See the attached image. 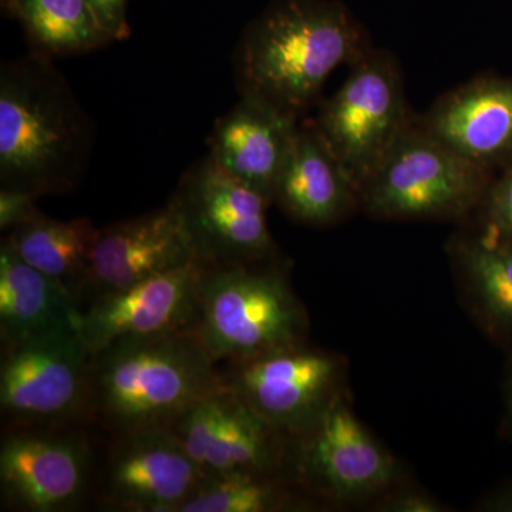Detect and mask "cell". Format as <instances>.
Returning <instances> with one entry per match:
<instances>
[{"label": "cell", "instance_id": "obj_1", "mask_svg": "<svg viewBox=\"0 0 512 512\" xmlns=\"http://www.w3.org/2000/svg\"><path fill=\"white\" fill-rule=\"evenodd\" d=\"M369 49L349 10L332 0H275L242 33L234 56L241 97L299 121L330 74Z\"/></svg>", "mask_w": 512, "mask_h": 512}, {"label": "cell", "instance_id": "obj_2", "mask_svg": "<svg viewBox=\"0 0 512 512\" xmlns=\"http://www.w3.org/2000/svg\"><path fill=\"white\" fill-rule=\"evenodd\" d=\"M94 146V126L50 57L0 67V188L37 198L73 190Z\"/></svg>", "mask_w": 512, "mask_h": 512}, {"label": "cell", "instance_id": "obj_3", "mask_svg": "<svg viewBox=\"0 0 512 512\" xmlns=\"http://www.w3.org/2000/svg\"><path fill=\"white\" fill-rule=\"evenodd\" d=\"M224 386L194 328L128 338L94 353L87 416L111 433L170 427Z\"/></svg>", "mask_w": 512, "mask_h": 512}, {"label": "cell", "instance_id": "obj_4", "mask_svg": "<svg viewBox=\"0 0 512 512\" xmlns=\"http://www.w3.org/2000/svg\"><path fill=\"white\" fill-rule=\"evenodd\" d=\"M264 262L211 266L205 275L194 329L220 366L301 345V305L285 276Z\"/></svg>", "mask_w": 512, "mask_h": 512}, {"label": "cell", "instance_id": "obj_5", "mask_svg": "<svg viewBox=\"0 0 512 512\" xmlns=\"http://www.w3.org/2000/svg\"><path fill=\"white\" fill-rule=\"evenodd\" d=\"M412 121L399 63L369 50L323 101L313 126L359 192Z\"/></svg>", "mask_w": 512, "mask_h": 512}, {"label": "cell", "instance_id": "obj_6", "mask_svg": "<svg viewBox=\"0 0 512 512\" xmlns=\"http://www.w3.org/2000/svg\"><path fill=\"white\" fill-rule=\"evenodd\" d=\"M483 174L413 120L362 185L359 200L380 218L456 217L476 204Z\"/></svg>", "mask_w": 512, "mask_h": 512}, {"label": "cell", "instance_id": "obj_7", "mask_svg": "<svg viewBox=\"0 0 512 512\" xmlns=\"http://www.w3.org/2000/svg\"><path fill=\"white\" fill-rule=\"evenodd\" d=\"M0 409L22 427L63 426L87 416L93 355L80 329L2 349Z\"/></svg>", "mask_w": 512, "mask_h": 512}, {"label": "cell", "instance_id": "obj_8", "mask_svg": "<svg viewBox=\"0 0 512 512\" xmlns=\"http://www.w3.org/2000/svg\"><path fill=\"white\" fill-rule=\"evenodd\" d=\"M171 200L202 261L249 264L274 255L266 221L271 201L222 170L208 154L185 171Z\"/></svg>", "mask_w": 512, "mask_h": 512}, {"label": "cell", "instance_id": "obj_9", "mask_svg": "<svg viewBox=\"0 0 512 512\" xmlns=\"http://www.w3.org/2000/svg\"><path fill=\"white\" fill-rule=\"evenodd\" d=\"M212 265L194 259L82 306L80 332L92 355L128 338L194 328Z\"/></svg>", "mask_w": 512, "mask_h": 512}, {"label": "cell", "instance_id": "obj_10", "mask_svg": "<svg viewBox=\"0 0 512 512\" xmlns=\"http://www.w3.org/2000/svg\"><path fill=\"white\" fill-rule=\"evenodd\" d=\"M222 379L276 430L301 434L332 402L336 363L301 343L229 363L227 370L222 369Z\"/></svg>", "mask_w": 512, "mask_h": 512}, {"label": "cell", "instance_id": "obj_11", "mask_svg": "<svg viewBox=\"0 0 512 512\" xmlns=\"http://www.w3.org/2000/svg\"><path fill=\"white\" fill-rule=\"evenodd\" d=\"M87 476L89 447L79 434L22 427L3 437V507L26 512L73 510L82 500Z\"/></svg>", "mask_w": 512, "mask_h": 512}, {"label": "cell", "instance_id": "obj_12", "mask_svg": "<svg viewBox=\"0 0 512 512\" xmlns=\"http://www.w3.org/2000/svg\"><path fill=\"white\" fill-rule=\"evenodd\" d=\"M116 439L106 471V500L113 510L178 512L207 478L168 427Z\"/></svg>", "mask_w": 512, "mask_h": 512}, {"label": "cell", "instance_id": "obj_13", "mask_svg": "<svg viewBox=\"0 0 512 512\" xmlns=\"http://www.w3.org/2000/svg\"><path fill=\"white\" fill-rule=\"evenodd\" d=\"M200 258L171 200L158 210L100 228L80 306Z\"/></svg>", "mask_w": 512, "mask_h": 512}, {"label": "cell", "instance_id": "obj_14", "mask_svg": "<svg viewBox=\"0 0 512 512\" xmlns=\"http://www.w3.org/2000/svg\"><path fill=\"white\" fill-rule=\"evenodd\" d=\"M205 477L274 471L278 434L227 386L202 397L168 427Z\"/></svg>", "mask_w": 512, "mask_h": 512}, {"label": "cell", "instance_id": "obj_15", "mask_svg": "<svg viewBox=\"0 0 512 512\" xmlns=\"http://www.w3.org/2000/svg\"><path fill=\"white\" fill-rule=\"evenodd\" d=\"M301 436L302 473L333 497H362L393 480L392 458L345 404L332 400Z\"/></svg>", "mask_w": 512, "mask_h": 512}, {"label": "cell", "instance_id": "obj_16", "mask_svg": "<svg viewBox=\"0 0 512 512\" xmlns=\"http://www.w3.org/2000/svg\"><path fill=\"white\" fill-rule=\"evenodd\" d=\"M298 124L262 101L241 97L215 124L208 156L272 202Z\"/></svg>", "mask_w": 512, "mask_h": 512}, {"label": "cell", "instance_id": "obj_17", "mask_svg": "<svg viewBox=\"0 0 512 512\" xmlns=\"http://www.w3.org/2000/svg\"><path fill=\"white\" fill-rule=\"evenodd\" d=\"M417 121L461 157L485 168L512 147V83L483 79L461 84Z\"/></svg>", "mask_w": 512, "mask_h": 512}, {"label": "cell", "instance_id": "obj_18", "mask_svg": "<svg viewBox=\"0 0 512 512\" xmlns=\"http://www.w3.org/2000/svg\"><path fill=\"white\" fill-rule=\"evenodd\" d=\"M355 200L359 192L313 123L298 124L274 201L293 220L328 225L339 220Z\"/></svg>", "mask_w": 512, "mask_h": 512}, {"label": "cell", "instance_id": "obj_19", "mask_svg": "<svg viewBox=\"0 0 512 512\" xmlns=\"http://www.w3.org/2000/svg\"><path fill=\"white\" fill-rule=\"evenodd\" d=\"M82 306L69 289L0 245L2 349L64 329H80Z\"/></svg>", "mask_w": 512, "mask_h": 512}, {"label": "cell", "instance_id": "obj_20", "mask_svg": "<svg viewBox=\"0 0 512 512\" xmlns=\"http://www.w3.org/2000/svg\"><path fill=\"white\" fill-rule=\"evenodd\" d=\"M99 232L90 218L64 221L42 214L2 241L23 261L69 289L80 303Z\"/></svg>", "mask_w": 512, "mask_h": 512}, {"label": "cell", "instance_id": "obj_21", "mask_svg": "<svg viewBox=\"0 0 512 512\" xmlns=\"http://www.w3.org/2000/svg\"><path fill=\"white\" fill-rule=\"evenodd\" d=\"M6 13L22 23L32 52L50 59L82 55L113 42L89 0H13Z\"/></svg>", "mask_w": 512, "mask_h": 512}, {"label": "cell", "instance_id": "obj_22", "mask_svg": "<svg viewBox=\"0 0 512 512\" xmlns=\"http://www.w3.org/2000/svg\"><path fill=\"white\" fill-rule=\"evenodd\" d=\"M457 254L485 316L512 332V248L485 235L461 241Z\"/></svg>", "mask_w": 512, "mask_h": 512}, {"label": "cell", "instance_id": "obj_23", "mask_svg": "<svg viewBox=\"0 0 512 512\" xmlns=\"http://www.w3.org/2000/svg\"><path fill=\"white\" fill-rule=\"evenodd\" d=\"M272 471H244L208 477L178 512H269L288 505V495L271 480Z\"/></svg>", "mask_w": 512, "mask_h": 512}, {"label": "cell", "instance_id": "obj_24", "mask_svg": "<svg viewBox=\"0 0 512 512\" xmlns=\"http://www.w3.org/2000/svg\"><path fill=\"white\" fill-rule=\"evenodd\" d=\"M36 195L9 188H0V231L9 234L15 228L22 227L42 215L37 208Z\"/></svg>", "mask_w": 512, "mask_h": 512}, {"label": "cell", "instance_id": "obj_25", "mask_svg": "<svg viewBox=\"0 0 512 512\" xmlns=\"http://www.w3.org/2000/svg\"><path fill=\"white\" fill-rule=\"evenodd\" d=\"M89 3L101 28L106 30L113 42L131 36L127 20V0H89Z\"/></svg>", "mask_w": 512, "mask_h": 512}, {"label": "cell", "instance_id": "obj_26", "mask_svg": "<svg viewBox=\"0 0 512 512\" xmlns=\"http://www.w3.org/2000/svg\"><path fill=\"white\" fill-rule=\"evenodd\" d=\"M491 217L498 234L512 238V174L494 191L491 198Z\"/></svg>", "mask_w": 512, "mask_h": 512}, {"label": "cell", "instance_id": "obj_27", "mask_svg": "<svg viewBox=\"0 0 512 512\" xmlns=\"http://www.w3.org/2000/svg\"><path fill=\"white\" fill-rule=\"evenodd\" d=\"M393 511L400 512H437L440 511L439 505L431 501L424 495H404L399 500L394 501L392 505Z\"/></svg>", "mask_w": 512, "mask_h": 512}, {"label": "cell", "instance_id": "obj_28", "mask_svg": "<svg viewBox=\"0 0 512 512\" xmlns=\"http://www.w3.org/2000/svg\"><path fill=\"white\" fill-rule=\"evenodd\" d=\"M488 511L512 512V488L495 495L487 504Z\"/></svg>", "mask_w": 512, "mask_h": 512}, {"label": "cell", "instance_id": "obj_29", "mask_svg": "<svg viewBox=\"0 0 512 512\" xmlns=\"http://www.w3.org/2000/svg\"><path fill=\"white\" fill-rule=\"evenodd\" d=\"M13 0H2V8L8 12L9 6L12 5Z\"/></svg>", "mask_w": 512, "mask_h": 512}, {"label": "cell", "instance_id": "obj_30", "mask_svg": "<svg viewBox=\"0 0 512 512\" xmlns=\"http://www.w3.org/2000/svg\"><path fill=\"white\" fill-rule=\"evenodd\" d=\"M510 407H511V414H512V397H511Z\"/></svg>", "mask_w": 512, "mask_h": 512}]
</instances>
